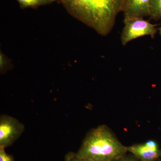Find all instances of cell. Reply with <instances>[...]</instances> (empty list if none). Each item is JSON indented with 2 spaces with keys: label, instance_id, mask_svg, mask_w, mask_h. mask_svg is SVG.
<instances>
[{
  "label": "cell",
  "instance_id": "12",
  "mask_svg": "<svg viewBox=\"0 0 161 161\" xmlns=\"http://www.w3.org/2000/svg\"><path fill=\"white\" fill-rule=\"evenodd\" d=\"M158 31L159 34V35L161 36V26L159 27V28Z\"/></svg>",
  "mask_w": 161,
  "mask_h": 161
},
{
  "label": "cell",
  "instance_id": "9",
  "mask_svg": "<svg viewBox=\"0 0 161 161\" xmlns=\"http://www.w3.org/2000/svg\"><path fill=\"white\" fill-rule=\"evenodd\" d=\"M5 149L0 147V161H15L13 156L6 152Z\"/></svg>",
  "mask_w": 161,
  "mask_h": 161
},
{
  "label": "cell",
  "instance_id": "2",
  "mask_svg": "<svg viewBox=\"0 0 161 161\" xmlns=\"http://www.w3.org/2000/svg\"><path fill=\"white\" fill-rule=\"evenodd\" d=\"M127 151L106 125H100L89 132L76 154L91 161H114Z\"/></svg>",
  "mask_w": 161,
  "mask_h": 161
},
{
  "label": "cell",
  "instance_id": "5",
  "mask_svg": "<svg viewBox=\"0 0 161 161\" xmlns=\"http://www.w3.org/2000/svg\"><path fill=\"white\" fill-rule=\"evenodd\" d=\"M151 0H125L123 10L124 19L150 16Z\"/></svg>",
  "mask_w": 161,
  "mask_h": 161
},
{
  "label": "cell",
  "instance_id": "13",
  "mask_svg": "<svg viewBox=\"0 0 161 161\" xmlns=\"http://www.w3.org/2000/svg\"><path fill=\"white\" fill-rule=\"evenodd\" d=\"M123 161H133L131 160H124Z\"/></svg>",
  "mask_w": 161,
  "mask_h": 161
},
{
  "label": "cell",
  "instance_id": "1",
  "mask_svg": "<svg viewBox=\"0 0 161 161\" xmlns=\"http://www.w3.org/2000/svg\"><path fill=\"white\" fill-rule=\"evenodd\" d=\"M72 16L106 36L115 25L117 15L123 10L125 0H56Z\"/></svg>",
  "mask_w": 161,
  "mask_h": 161
},
{
  "label": "cell",
  "instance_id": "7",
  "mask_svg": "<svg viewBox=\"0 0 161 161\" xmlns=\"http://www.w3.org/2000/svg\"><path fill=\"white\" fill-rule=\"evenodd\" d=\"M22 9L35 8L43 5L51 4L56 0H17Z\"/></svg>",
  "mask_w": 161,
  "mask_h": 161
},
{
  "label": "cell",
  "instance_id": "3",
  "mask_svg": "<svg viewBox=\"0 0 161 161\" xmlns=\"http://www.w3.org/2000/svg\"><path fill=\"white\" fill-rule=\"evenodd\" d=\"M125 23L121 35V42L123 46L136 38L149 36L153 38L157 30L153 24L142 17L124 19Z\"/></svg>",
  "mask_w": 161,
  "mask_h": 161
},
{
  "label": "cell",
  "instance_id": "6",
  "mask_svg": "<svg viewBox=\"0 0 161 161\" xmlns=\"http://www.w3.org/2000/svg\"><path fill=\"white\" fill-rule=\"evenodd\" d=\"M127 150L142 161H152L160 155L158 147L151 148L145 143L133 145L127 147Z\"/></svg>",
  "mask_w": 161,
  "mask_h": 161
},
{
  "label": "cell",
  "instance_id": "8",
  "mask_svg": "<svg viewBox=\"0 0 161 161\" xmlns=\"http://www.w3.org/2000/svg\"><path fill=\"white\" fill-rule=\"evenodd\" d=\"M150 16L153 19H161V0H151Z\"/></svg>",
  "mask_w": 161,
  "mask_h": 161
},
{
  "label": "cell",
  "instance_id": "11",
  "mask_svg": "<svg viewBox=\"0 0 161 161\" xmlns=\"http://www.w3.org/2000/svg\"><path fill=\"white\" fill-rule=\"evenodd\" d=\"M7 65V61L6 60V57L4 56L2 52H1V54H0V68H1V71L3 70Z\"/></svg>",
  "mask_w": 161,
  "mask_h": 161
},
{
  "label": "cell",
  "instance_id": "10",
  "mask_svg": "<svg viewBox=\"0 0 161 161\" xmlns=\"http://www.w3.org/2000/svg\"><path fill=\"white\" fill-rule=\"evenodd\" d=\"M65 161H91L78 158L76 155V153L73 152H69L67 153L64 158Z\"/></svg>",
  "mask_w": 161,
  "mask_h": 161
},
{
  "label": "cell",
  "instance_id": "4",
  "mask_svg": "<svg viewBox=\"0 0 161 161\" xmlns=\"http://www.w3.org/2000/svg\"><path fill=\"white\" fill-rule=\"evenodd\" d=\"M25 130L24 125L7 115L0 116V147L6 148L14 143Z\"/></svg>",
  "mask_w": 161,
  "mask_h": 161
}]
</instances>
